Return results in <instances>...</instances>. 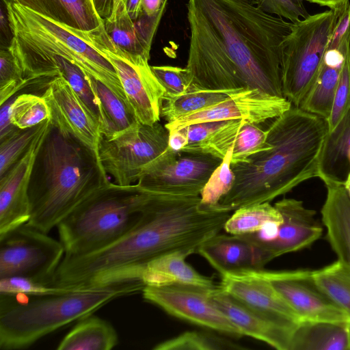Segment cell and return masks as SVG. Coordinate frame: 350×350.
Instances as JSON below:
<instances>
[{
    "mask_svg": "<svg viewBox=\"0 0 350 350\" xmlns=\"http://www.w3.org/2000/svg\"><path fill=\"white\" fill-rule=\"evenodd\" d=\"M189 86L284 97L282 57L293 23L250 0H188Z\"/></svg>",
    "mask_w": 350,
    "mask_h": 350,
    "instance_id": "6da1fadb",
    "label": "cell"
},
{
    "mask_svg": "<svg viewBox=\"0 0 350 350\" xmlns=\"http://www.w3.org/2000/svg\"><path fill=\"white\" fill-rule=\"evenodd\" d=\"M230 213L202 203L200 196L154 193L139 221L122 237L88 254L64 256L51 284L79 288L142 280L146 266L154 259L176 251L196 253L224 230Z\"/></svg>",
    "mask_w": 350,
    "mask_h": 350,
    "instance_id": "7a4b0ae2",
    "label": "cell"
},
{
    "mask_svg": "<svg viewBox=\"0 0 350 350\" xmlns=\"http://www.w3.org/2000/svg\"><path fill=\"white\" fill-rule=\"evenodd\" d=\"M327 120L292 107L267 129L265 148L231 168L235 180L220 205L230 211L270 202L308 179L319 177Z\"/></svg>",
    "mask_w": 350,
    "mask_h": 350,
    "instance_id": "3957f363",
    "label": "cell"
},
{
    "mask_svg": "<svg viewBox=\"0 0 350 350\" xmlns=\"http://www.w3.org/2000/svg\"><path fill=\"white\" fill-rule=\"evenodd\" d=\"M109 181L95 154L53 125L37 155L29 187V226L48 233Z\"/></svg>",
    "mask_w": 350,
    "mask_h": 350,
    "instance_id": "277c9868",
    "label": "cell"
},
{
    "mask_svg": "<svg viewBox=\"0 0 350 350\" xmlns=\"http://www.w3.org/2000/svg\"><path fill=\"white\" fill-rule=\"evenodd\" d=\"M145 286L142 280L122 281L34 296L26 301L1 297L0 349H27L53 332L92 314L112 300L142 292Z\"/></svg>",
    "mask_w": 350,
    "mask_h": 350,
    "instance_id": "5b68a950",
    "label": "cell"
},
{
    "mask_svg": "<svg viewBox=\"0 0 350 350\" xmlns=\"http://www.w3.org/2000/svg\"><path fill=\"white\" fill-rule=\"evenodd\" d=\"M12 38L8 46L22 70L45 59L59 56L75 64L127 100L111 63L91 46L75 29L14 1H3Z\"/></svg>",
    "mask_w": 350,
    "mask_h": 350,
    "instance_id": "8992f818",
    "label": "cell"
},
{
    "mask_svg": "<svg viewBox=\"0 0 350 350\" xmlns=\"http://www.w3.org/2000/svg\"><path fill=\"white\" fill-rule=\"evenodd\" d=\"M154 193L137 183L103 185L57 224L64 256L88 254L122 237L139 221Z\"/></svg>",
    "mask_w": 350,
    "mask_h": 350,
    "instance_id": "52a82bcc",
    "label": "cell"
},
{
    "mask_svg": "<svg viewBox=\"0 0 350 350\" xmlns=\"http://www.w3.org/2000/svg\"><path fill=\"white\" fill-rule=\"evenodd\" d=\"M333 9L309 15L293 23L283 44L282 94L298 107L314 83L321 67L332 32Z\"/></svg>",
    "mask_w": 350,
    "mask_h": 350,
    "instance_id": "ba28073f",
    "label": "cell"
},
{
    "mask_svg": "<svg viewBox=\"0 0 350 350\" xmlns=\"http://www.w3.org/2000/svg\"><path fill=\"white\" fill-rule=\"evenodd\" d=\"M176 152L169 147V131L159 122L142 123L107 139L102 135L98 159L114 183L127 186L135 184L144 170Z\"/></svg>",
    "mask_w": 350,
    "mask_h": 350,
    "instance_id": "9c48e42d",
    "label": "cell"
},
{
    "mask_svg": "<svg viewBox=\"0 0 350 350\" xmlns=\"http://www.w3.org/2000/svg\"><path fill=\"white\" fill-rule=\"evenodd\" d=\"M77 33L113 66L138 121L150 125L158 122L165 90L153 73L149 59L118 47L105 31L103 22L94 30L77 29Z\"/></svg>",
    "mask_w": 350,
    "mask_h": 350,
    "instance_id": "30bf717a",
    "label": "cell"
},
{
    "mask_svg": "<svg viewBox=\"0 0 350 350\" xmlns=\"http://www.w3.org/2000/svg\"><path fill=\"white\" fill-rule=\"evenodd\" d=\"M64 245L28 224L0 234V278L22 276L51 284Z\"/></svg>",
    "mask_w": 350,
    "mask_h": 350,
    "instance_id": "8fae6325",
    "label": "cell"
},
{
    "mask_svg": "<svg viewBox=\"0 0 350 350\" xmlns=\"http://www.w3.org/2000/svg\"><path fill=\"white\" fill-rule=\"evenodd\" d=\"M212 288L180 284L146 285L142 293L145 300L172 316L227 336H243L240 329L211 301Z\"/></svg>",
    "mask_w": 350,
    "mask_h": 350,
    "instance_id": "7c38bea8",
    "label": "cell"
},
{
    "mask_svg": "<svg viewBox=\"0 0 350 350\" xmlns=\"http://www.w3.org/2000/svg\"><path fill=\"white\" fill-rule=\"evenodd\" d=\"M221 161L209 154L175 153L144 170L137 184L155 193L198 196Z\"/></svg>",
    "mask_w": 350,
    "mask_h": 350,
    "instance_id": "4fadbf2b",
    "label": "cell"
},
{
    "mask_svg": "<svg viewBox=\"0 0 350 350\" xmlns=\"http://www.w3.org/2000/svg\"><path fill=\"white\" fill-rule=\"evenodd\" d=\"M280 293L301 321H326L350 323L348 316L315 283L312 270L258 269Z\"/></svg>",
    "mask_w": 350,
    "mask_h": 350,
    "instance_id": "5bb4252c",
    "label": "cell"
},
{
    "mask_svg": "<svg viewBox=\"0 0 350 350\" xmlns=\"http://www.w3.org/2000/svg\"><path fill=\"white\" fill-rule=\"evenodd\" d=\"M292 105L284 97L258 89H242L210 108L181 117L165 126L171 131L199 122L231 120L260 125L280 116Z\"/></svg>",
    "mask_w": 350,
    "mask_h": 350,
    "instance_id": "9a60e30c",
    "label": "cell"
},
{
    "mask_svg": "<svg viewBox=\"0 0 350 350\" xmlns=\"http://www.w3.org/2000/svg\"><path fill=\"white\" fill-rule=\"evenodd\" d=\"M274 206L283 221L269 239H257L250 234L243 237L260 247L269 262L285 254L307 248L321 238L323 227L316 218V211L306 208L302 201L283 198Z\"/></svg>",
    "mask_w": 350,
    "mask_h": 350,
    "instance_id": "2e32d148",
    "label": "cell"
},
{
    "mask_svg": "<svg viewBox=\"0 0 350 350\" xmlns=\"http://www.w3.org/2000/svg\"><path fill=\"white\" fill-rule=\"evenodd\" d=\"M52 126H43L20 159L0 177V234L26 224L30 218L29 187L35 161Z\"/></svg>",
    "mask_w": 350,
    "mask_h": 350,
    "instance_id": "e0dca14e",
    "label": "cell"
},
{
    "mask_svg": "<svg viewBox=\"0 0 350 350\" xmlns=\"http://www.w3.org/2000/svg\"><path fill=\"white\" fill-rule=\"evenodd\" d=\"M45 85L42 96L47 103L51 124L75 137L98 159L102 135L96 121L62 76L49 78Z\"/></svg>",
    "mask_w": 350,
    "mask_h": 350,
    "instance_id": "ac0fdd59",
    "label": "cell"
},
{
    "mask_svg": "<svg viewBox=\"0 0 350 350\" xmlns=\"http://www.w3.org/2000/svg\"><path fill=\"white\" fill-rule=\"evenodd\" d=\"M218 286L247 306L288 327L302 321L280 293L258 270L221 275Z\"/></svg>",
    "mask_w": 350,
    "mask_h": 350,
    "instance_id": "d6986e66",
    "label": "cell"
},
{
    "mask_svg": "<svg viewBox=\"0 0 350 350\" xmlns=\"http://www.w3.org/2000/svg\"><path fill=\"white\" fill-rule=\"evenodd\" d=\"M210 298L240 329L243 336L262 341L278 350H290L296 329L254 310L221 290H211Z\"/></svg>",
    "mask_w": 350,
    "mask_h": 350,
    "instance_id": "ffe728a7",
    "label": "cell"
},
{
    "mask_svg": "<svg viewBox=\"0 0 350 350\" xmlns=\"http://www.w3.org/2000/svg\"><path fill=\"white\" fill-rule=\"evenodd\" d=\"M167 4V0H165L160 11L153 16L143 12L137 20H133L122 0H111L109 13L103 18L104 29L118 47L150 59L152 40Z\"/></svg>",
    "mask_w": 350,
    "mask_h": 350,
    "instance_id": "44dd1931",
    "label": "cell"
},
{
    "mask_svg": "<svg viewBox=\"0 0 350 350\" xmlns=\"http://www.w3.org/2000/svg\"><path fill=\"white\" fill-rule=\"evenodd\" d=\"M219 274L258 270L269 262L263 250L241 235L221 234L213 236L198 249Z\"/></svg>",
    "mask_w": 350,
    "mask_h": 350,
    "instance_id": "7402d4cb",
    "label": "cell"
},
{
    "mask_svg": "<svg viewBox=\"0 0 350 350\" xmlns=\"http://www.w3.org/2000/svg\"><path fill=\"white\" fill-rule=\"evenodd\" d=\"M323 183L327 193L321 213L326 238L338 260L350 267V198L343 183Z\"/></svg>",
    "mask_w": 350,
    "mask_h": 350,
    "instance_id": "603a6c76",
    "label": "cell"
},
{
    "mask_svg": "<svg viewBox=\"0 0 350 350\" xmlns=\"http://www.w3.org/2000/svg\"><path fill=\"white\" fill-rule=\"evenodd\" d=\"M245 121H209L185 126L187 144L181 152L209 154L223 159L231 150Z\"/></svg>",
    "mask_w": 350,
    "mask_h": 350,
    "instance_id": "cb8c5ba5",
    "label": "cell"
},
{
    "mask_svg": "<svg viewBox=\"0 0 350 350\" xmlns=\"http://www.w3.org/2000/svg\"><path fill=\"white\" fill-rule=\"evenodd\" d=\"M349 48V46L346 49H327L314 83L297 107L326 120L329 118Z\"/></svg>",
    "mask_w": 350,
    "mask_h": 350,
    "instance_id": "d4e9b609",
    "label": "cell"
},
{
    "mask_svg": "<svg viewBox=\"0 0 350 350\" xmlns=\"http://www.w3.org/2000/svg\"><path fill=\"white\" fill-rule=\"evenodd\" d=\"M190 251H176L163 254L150 261L142 275L144 284L162 286L180 284L215 288L211 278L202 275L186 262Z\"/></svg>",
    "mask_w": 350,
    "mask_h": 350,
    "instance_id": "484cf974",
    "label": "cell"
},
{
    "mask_svg": "<svg viewBox=\"0 0 350 350\" xmlns=\"http://www.w3.org/2000/svg\"><path fill=\"white\" fill-rule=\"evenodd\" d=\"M10 1V0H3ZM81 31L96 29L103 21L92 0H11Z\"/></svg>",
    "mask_w": 350,
    "mask_h": 350,
    "instance_id": "4316f807",
    "label": "cell"
},
{
    "mask_svg": "<svg viewBox=\"0 0 350 350\" xmlns=\"http://www.w3.org/2000/svg\"><path fill=\"white\" fill-rule=\"evenodd\" d=\"M290 350H350V323L302 321L293 334Z\"/></svg>",
    "mask_w": 350,
    "mask_h": 350,
    "instance_id": "83f0119b",
    "label": "cell"
},
{
    "mask_svg": "<svg viewBox=\"0 0 350 350\" xmlns=\"http://www.w3.org/2000/svg\"><path fill=\"white\" fill-rule=\"evenodd\" d=\"M349 172L350 109L327 135L319 159V178L344 184Z\"/></svg>",
    "mask_w": 350,
    "mask_h": 350,
    "instance_id": "f1b7e54d",
    "label": "cell"
},
{
    "mask_svg": "<svg viewBox=\"0 0 350 350\" xmlns=\"http://www.w3.org/2000/svg\"><path fill=\"white\" fill-rule=\"evenodd\" d=\"M86 75L98 101L99 129L103 137L107 139L115 137L139 123L128 101L100 81Z\"/></svg>",
    "mask_w": 350,
    "mask_h": 350,
    "instance_id": "f546056e",
    "label": "cell"
},
{
    "mask_svg": "<svg viewBox=\"0 0 350 350\" xmlns=\"http://www.w3.org/2000/svg\"><path fill=\"white\" fill-rule=\"evenodd\" d=\"M118 336L107 321L90 314L79 321L59 343L58 350H110Z\"/></svg>",
    "mask_w": 350,
    "mask_h": 350,
    "instance_id": "4dcf8cb0",
    "label": "cell"
},
{
    "mask_svg": "<svg viewBox=\"0 0 350 350\" xmlns=\"http://www.w3.org/2000/svg\"><path fill=\"white\" fill-rule=\"evenodd\" d=\"M239 90H206L189 86L185 92L178 96L164 98L161 108V118L167 123L172 122L181 117L210 108Z\"/></svg>",
    "mask_w": 350,
    "mask_h": 350,
    "instance_id": "1f68e13d",
    "label": "cell"
},
{
    "mask_svg": "<svg viewBox=\"0 0 350 350\" xmlns=\"http://www.w3.org/2000/svg\"><path fill=\"white\" fill-rule=\"evenodd\" d=\"M283 221L278 208L269 202L240 207L226 220L224 230L226 233L242 235L259 232L266 227Z\"/></svg>",
    "mask_w": 350,
    "mask_h": 350,
    "instance_id": "d6a6232c",
    "label": "cell"
},
{
    "mask_svg": "<svg viewBox=\"0 0 350 350\" xmlns=\"http://www.w3.org/2000/svg\"><path fill=\"white\" fill-rule=\"evenodd\" d=\"M318 286L350 319V267L339 260L312 270Z\"/></svg>",
    "mask_w": 350,
    "mask_h": 350,
    "instance_id": "836d02e7",
    "label": "cell"
},
{
    "mask_svg": "<svg viewBox=\"0 0 350 350\" xmlns=\"http://www.w3.org/2000/svg\"><path fill=\"white\" fill-rule=\"evenodd\" d=\"M246 347L223 336L204 331H187L156 345L154 350H239Z\"/></svg>",
    "mask_w": 350,
    "mask_h": 350,
    "instance_id": "e575fe53",
    "label": "cell"
},
{
    "mask_svg": "<svg viewBox=\"0 0 350 350\" xmlns=\"http://www.w3.org/2000/svg\"><path fill=\"white\" fill-rule=\"evenodd\" d=\"M12 123L18 129L35 126L50 118L46 102L42 96L22 94L15 97L11 106Z\"/></svg>",
    "mask_w": 350,
    "mask_h": 350,
    "instance_id": "d590c367",
    "label": "cell"
},
{
    "mask_svg": "<svg viewBox=\"0 0 350 350\" xmlns=\"http://www.w3.org/2000/svg\"><path fill=\"white\" fill-rule=\"evenodd\" d=\"M44 122L27 129L17 128L0 139V177L3 176L26 152L41 130Z\"/></svg>",
    "mask_w": 350,
    "mask_h": 350,
    "instance_id": "8d00e7d4",
    "label": "cell"
},
{
    "mask_svg": "<svg viewBox=\"0 0 350 350\" xmlns=\"http://www.w3.org/2000/svg\"><path fill=\"white\" fill-rule=\"evenodd\" d=\"M29 85L9 47L0 51V105Z\"/></svg>",
    "mask_w": 350,
    "mask_h": 350,
    "instance_id": "74e56055",
    "label": "cell"
},
{
    "mask_svg": "<svg viewBox=\"0 0 350 350\" xmlns=\"http://www.w3.org/2000/svg\"><path fill=\"white\" fill-rule=\"evenodd\" d=\"M235 175L231 168V155L228 152L221 164L215 169L202 191V203L217 206L234 185Z\"/></svg>",
    "mask_w": 350,
    "mask_h": 350,
    "instance_id": "f35d334b",
    "label": "cell"
},
{
    "mask_svg": "<svg viewBox=\"0 0 350 350\" xmlns=\"http://www.w3.org/2000/svg\"><path fill=\"white\" fill-rule=\"evenodd\" d=\"M70 289L22 276L0 278L1 297L16 298L18 296H41L63 293Z\"/></svg>",
    "mask_w": 350,
    "mask_h": 350,
    "instance_id": "ab89813d",
    "label": "cell"
},
{
    "mask_svg": "<svg viewBox=\"0 0 350 350\" xmlns=\"http://www.w3.org/2000/svg\"><path fill=\"white\" fill-rule=\"evenodd\" d=\"M267 130L259 125L245 122L241 126L230 151L231 165L245 161L261 151L265 146Z\"/></svg>",
    "mask_w": 350,
    "mask_h": 350,
    "instance_id": "60d3db41",
    "label": "cell"
},
{
    "mask_svg": "<svg viewBox=\"0 0 350 350\" xmlns=\"http://www.w3.org/2000/svg\"><path fill=\"white\" fill-rule=\"evenodd\" d=\"M350 109L349 48L345 55L330 116L327 120L329 132L333 131Z\"/></svg>",
    "mask_w": 350,
    "mask_h": 350,
    "instance_id": "b9f144b4",
    "label": "cell"
},
{
    "mask_svg": "<svg viewBox=\"0 0 350 350\" xmlns=\"http://www.w3.org/2000/svg\"><path fill=\"white\" fill-rule=\"evenodd\" d=\"M151 69L165 90L164 98L178 96L185 92L189 87L186 68L152 66Z\"/></svg>",
    "mask_w": 350,
    "mask_h": 350,
    "instance_id": "7bdbcfd3",
    "label": "cell"
},
{
    "mask_svg": "<svg viewBox=\"0 0 350 350\" xmlns=\"http://www.w3.org/2000/svg\"><path fill=\"white\" fill-rule=\"evenodd\" d=\"M332 9L335 18L327 49H343L350 43L349 0Z\"/></svg>",
    "mask_w": 350,
    "mask_h": 350,
    "instance_id": "ee69618b",
    "label": "cell"
},
{
    "mask_svg": "<svg viewBox=\"0 0 350 350\" xmlns=\"http://www.w3.org/2000/svg\"><path fill=\"white\" fill-rule=\"evenodd\" d=\"M255 4L264 12L295 23L310 14L304 5L294 0H256Z\"/></svg>",
    "mask_w": 350,
    "mask_h": 350,
    "instance_id": "f6af8a7d",
    "label": "cell"
},
{
    "mask_svg": "<svg viewBox=\"0 0 350 350\" xmlns=\"http://www.w3.org/2000/svg\"><path fill=\"white\" fill-rule=\"evenodd\" d=\"M16 96L0 105V139H2L17 129L11 119V106Z\"/></svg>",
    "mask_w": 350,
    "mask_h": 350,
    "instance_id": "bcb514c9",
    "label": "cell"
},
{
    "mask_svg": "<svg viewBox=\"0 0 350 350\" xmlns=\"http://www.w3.org/2000/svg\"><path fill=\"white\" fill-rule=\"evenodd\" d=\"M169 131V147L176 152H181L187 144V137L184 127L173 129Z\"/></svg>",
    "mask_w": 350,
    "mask_h": 350,
    "instance_id": "7dc6e473",
    "label": "cell"
},
{
    "mask_svg": "<svg viewBox=\"0 0 350 350\" xmlns=\"http://www.w3.org/2000/svg\"><path fill=\"white\" fill-rule=\"evenodd\" d=\"M129 14L133 20H137L142 14V0H122Z\"/></svg>",
    "mask_w": 350,
    "mask_h": 350,
    "instance_id": "c3c4849f",
    "label": "cell"
},
{
    "mask_svg": "<svg viewBox=\"0 0 350 350\" xmlns=\"http://www.w3.org/2000/svg\"><path fill=\"white\" fill-rule=\"evenodd\" d=\"M165 0H142V10L144 14L151 16L158 13Z\"/></svg>",
    "mask_w": 350,
    "mask_h": 350,
    "instance_id": "681fc988",
    "label": "cell"
},
{
    "mask_svg": "<svg viewBox=\"0 0 350 350\" xmlns=\"http://www.w3.org/2000/svg\"><path fill=\"white\" fill-rule=\"evenodd\" d=\"M95 8L102 18H104L111 8V0H94Z\"/></svg>",
    "mask_w": 350,
    "mask_h": 350,
    "instance_id": "f907efd6",
    "label": "cell"
},
{
    "mask_svg": "<svg viewBox=\"0 0 350 350\" xmlns=\"http://www.w3.org/2000/svg\"><path fill=\"white\" fill-rule=\"evenodd\" d=\"M310 3H317L321 6H326L329 9L334 8L348 0H305Z\"/></svg>",
    "mask_w": 350,
    "mask_h": 350,
    "instance_id": "816d5d0a",
    "label": "cell"
},
{
    "mask_svg": "<svg viewBox=\"0 0 350 350\" xmlns=\"http://www.w3.org/2000/svg\"><path fill=\"white\" fill-rule=\"evenodd\" d=\"M343 185L350 198V172L348 174L347 177Z\"/></svg>",
    "mask_w": 350,
    "mask_h": 350,
    "instance_id": "f5cc1de1",
    "label": "cell"
},
{
    "mask_svg": "<svg viewBox=\"0 0 350 350\" xmlns=\"http://www.w3.org/2000/svg\"><path fill=\"white\" fill-rule=\"evenodd\" d=\"M294 1L301 5H304V2H303L304 0H294Z\"/></svg>",
    "mask_w": 350,
    "mask_h": 350,
    "instance_id": "db71d44e",
    "label": "cell"
},
{
    "mask_svg": "<svg viewBox=\"0 0 350 350\" xmlns=\"http://www.w3.org/2000/svg\"><path fill=\"white\" fill-rule=\"evenodd\" d=\"M250 1H251L254 2V3H256V0H250Z\"/></svg>",
    "mask_w": 350,
    "mask_h": 350,
    "instance_id": "11a10c76",
    "label": "cell"
},
{
    "mask_svg": "<svg viewBox=\"0 0 350 350\" xmlns=\"http://www.w3.org/2000/svg\"><path fill=\"white\" fill-rule=\"evenodd\" d=\"M349 59H350V44H349Z\"/></svg>",
    "mask_w": 350,
    "mask_h": 350,
    "instance_id": "9f6ffc18",
    "label": "cell"
},
{
    "mask_svg": "<svg viewBox=\"0 0 350 350\" xmlns=\"http://www.w3.org/2000/svg\"><path fill=\"white\" fill-rule=\"evenodd\" d=\"M94 2V0H92Z\"/></svg>",
    "mask_w": 350,
    "mask_h": 350,
    "instance_id": "6f0895ef",
    "label": "cell"
}]
</instances>
